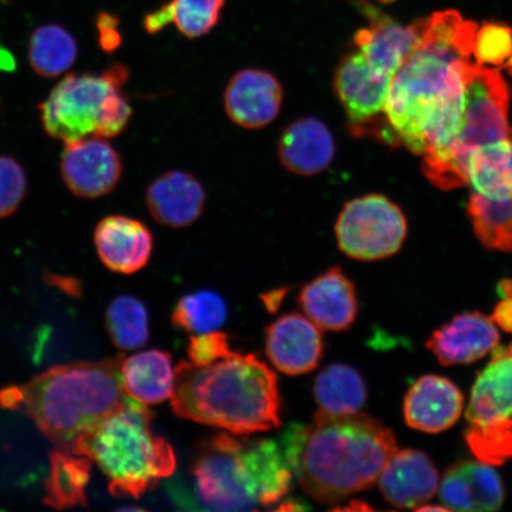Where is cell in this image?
Instances as JSON below:
<instances>
[{"label":"cell","instance_id":"cell-7","mask_svg":"<svg viewBox=\"0 0 512 512\" xmlns=\"http://www.w3.org/2000/svg\"><path fill=\"white\" fill-rule=\"evenodd\" d=\"M128 76L123 64H114L99 75L67 76L40 107L44 128L66 144L118 136L133 113L123 93Z\"/></svg>","mask_w":512,"mask_h":512},{"label":"cell","instance_id":"cell-15","mask_svg":"<svg viewBox=\"0 0 512 512\" xmlns=\"http://www.w3.org/2000/svg\"><path fill=\"white\" fill-rule=\"evenodd\" d=\"M224 108L234 124L259 130L277 119L284 89L275 76L264 69H242L224 91Z\"/></svg>","mask_w":512,"mask_h":512},{"label":"cell","instance_id":"cell-12","mask_svg":"<svg viewBox=\"0 0 512 512\" xmlns=\"http://www.w3.org/2000/svg\"><path fill=\"white\" fill-rule=\"evenodd\" d=\"M355 3L369 25L356 32L352 44L371 66L394 78L420 41L424 18L405 27L368 0H355Z\"/></svg>","mask_w":512,"mask_h":512},{"label":"cell","instance_id":"cell-24","mask_svg":"<svg viewBox=\"0 0 512 512\" xmlns=\"http://www.w3.org/2000/svg\"><path fill=\"white\" fill-rule=\"evenodd\" d=\"M120 373L127 396L144 405H158L174 393L175 368L169 352L147 350L123 356Z\"/></svg>","mask_w":512,"mask_h":512},{"label":"cell","instance_id":"cell-30","mask_svg":"<svg viewBox=\"0 0 512 512\" xmlns=\"http://www.w3.org/2000/svg\"><path fill=\"white\" fill-rule=\"evenodd\" d=\"M106 328L120 350L144 347L150 336L145 304L131 296L115 298L106 313Z\"/></svg>","mask_w":512,"mask_h":512},{"label":"cell","instance_id":"cell-19","mask_svg":"<svg viewBox=\"0 0 512 512\" xmlns=\"http://www.w3.org/2000/svg\"><path fill=\"white\" fill-rule=\"evenodd\" d=\"M386 501L400 509H416L435 495L438 471L425 453L396 451L383 467L379 478Z\"/></svg>","mask_w":512,"mask_h":512},{"label":"cell","instance_id":"cell-4","mask_svg":"<svg viewBox=\"0 0 512 512\" xmlns=\"http://www.w3.org/2000/svg\"><path fill=\"white\" fill-rule=\"evenodd\" d=\"M123 355L99 362L61 364L27 384L0 392V405L21 409L59 450L78 441L128 399L121 380Z\"/></svg>","mask_w":512,"mask_h":512},{"label":"cell","instance_id":"cell-23","mask_svg":"<svg viewBox=\"0 0 512 512\" xmlns=\"http://www.w3.org/2000/svg\"><path fill=\"white\" fill-rule=\"evenodd\" d=\"M336 144L329 127L317 118L292 121L278 142L280 163L299 176L322 174L334 162Z\"/></svg>","mask_w":512,"mask_h":512},{"label":"cell","instance_id":"cell-5","mask_svg":"<svg viewBox=\"0 0 512 512\" xmlns=\"http://www.w3.org/2000/svg\"><path fill=\"white\" fill-rule=\"evenodd\" d=\"M191 476L203 508L247 511L280 502L291 489L293 473L275 441L227 432L204 441Z\"/></svg>","mask_w":512,"mask_h":512},{"label":"cell","instance_id":"cell-25","mask_svg":"<svg viewBox=\"0 0 512 512\" xmlns=\"http://www.w3.org/2000/svg\"><path fill=\"white\" fill-rule=\"evenodd\" d=\"M49 459L50 475L43 502L56 510L85 507L92 460L63 450L51 452Z\"/></svg>","mask_w":512,"mask_h":512},{"label":"cell","instance_id":"cell-8","mask_svg":"<svg viewBox=\"0 0 512 512\" xmlns=\"http://www.w3.org/2000/svg\"><path fill=\"white\" fill-rule=\"evenodd\" d=\"M508 111L509 89L498 70L467 62L462 125L445 162L428 177L435 187L453 190L469 184L472 156L509 138Z\"/></svg>","mask_w":512,"mask_h":512},{"label":"cell","instance_id":"cell-31","mask_svg":"<svg viewBox=\"0 0 512 512\" xmlns=\"http://www.w3.org/2000/svg\"><path fill=\"white\" fill-rule=\"evenodd\" d=\"M228 310L219 293L200 291L178 300L171 322L189 334L200 335L217 331L226 322Z\"/></svg>","mask_w":512,"mask_h":512},{"label":"cell","instance_id":"cell-17","mask_svg":"<svg viewBox=\"0 0 512 512\" xmlns=\"http://www.w3.org/2000/svg\"><path fill=\"white\" fill-rule=\"evenodd\" d=\"M298 304L305 316L325 331L350 329L358 313L355 285L339 267L329 268L306 284Z\"/></svg>","mask_w":512,"mask_h":512},{"label":"cell","instance_id":"cell-26","mask_svg":"<svg viewBox=\"0 0 512 512\" xmlns=\"http://www.w3.org/2000/svg\"><path fill=\"white\" fill-rule=\"evenodd\" d=\"M224 0H171L145 17L144 27L149 34L174 23L181 34L190 40L206 36L220 22Z\"/></svg>","mask_w":512,"mask_h":512},{"label":"cell","instance_id":"cell-28","mask_svg":"<svg viewBox=\"0 0 512 512\" xmlns=\"http://www.w3.org/2000/svg\"><path fill=\"white\" fill-rule=\"evenodd\" d=\"M467 211L484 247L512 252V194L484 196L473 191Z\"/></svg>","mask_w":512,"mask_h":512},{"label":"cell","instance_id":"cell-9","mask_svg":"<svg viewBox=\"0 0 512 512\" xmlns=\"http://www.w3.org/2000/svg\"><path fill=\"white\" fill-rule=\"evenodd\" d=\"M465 440L489 465L512 458V343L496 348L477 377L466 412Z\"/></svg>","mask_w":512,"mask_h":512},{"label":"cell","instance_id":"cell-32","mask_svg":"<svg viewBox=\"0 0 512 512\" xmlns=\"http://www.w3.org/2000/svg\"><path fill=\"white\" fill-rule=\"evenodd\" d=\"M472 56L480 66L501 67L512 56V29L499 22L478 28Z\"/></svg>","mask_w":512,"mask_h":512},{"label":"cell","instance_id":"cell-29","mask_svg":"<svg viewBox=\"0 0 512 512\" xmlns=\"http://www.w3.org/2000/svg\"><path fill=\"white\" fill-rule=\"evenodd\" d=\"M78 56L74 37L59 25L35 30L29 43V62L43 78H56L73 66Z\"/></svg>","mask_w":512,"mask_h":512},{"label":"cell","instance_id":"cell-33","mask_svg":"<svg viewBox=\"0 0 512 512\" xmlns=\"http://www.w3.org/2000/svg\"><path fill=\"white\" fill-rule=\"evenodd\" d=\"M27 194V177L14 158L0 156V219L15 213Z\"/></svg>","mask_w":512,"mask_h":512},{"label":"cell","instance_id":"cell-18","mask_svg":"<svg viewBox=\"0 0 512 512\" xmlns=\"http://www.w3.org/2000/svg\"><path fill=\"white\" fill-rule=\"evenodd\" d=\"M464 396L445 377L427 375L416 381L405 398L403 413L409 427L425 433H440L459 420Z\"/></svg>","mask_w":512,"mask_h":512},{"label":"cell","instance_id":"cell-38","mask_svg":"<svg viewBox=\"0 0 512 512\" xmlns=\"http://www.w3.org/2000/svg\"><path fill=\"white\" fill-rule=\"evenodd\" d=\"M507 67H508L509 73L512 75V56H511V59L507 63Z\"/></svg>","mask_w":512,"mask_h":512},{"label":"cell","instance_id":"cell-36","mask_svg":"<svg viewBox=\"0 0 512 512\" xmlns=\"http://www.w3.org/2000/svg\"><path fill=\"white\" fill-rule=\"evenodd\" d=\"M286 290L273 291L271 293H267L264 297V302L266 304V309L268 311L274 312L278 310V307L281 304V300H283L285 296Z\"/></svg>","mask_w":512,"mask_h":512},{"label":"cell","instance_id":"cell-20","mask_svg":"<svg viewBox=\"0 0 512 512\" xmlns=\"http://www.w3.org/2000/svg\"><path fill=\"white\" fill-rule=\"evenodd\" d=\"M96 252L107 268L133 274L146 266L153 251V236L143 222L131 217H105L95 229Z\"/></svg>","mask_w":512,"mask_h":512},{"label":"cell","instance_id":"cell-35","mask_svg":"<svg viewBox=\"0 0 512 512\" xmlns=\"http://www.w3.org/2000/svg\"><path fill=\"white\" fill-rule=\"evenodd\" d=\"M498 293L501 294L502 300L495 307L492 320L504 332L512 334V280L503 279L498 284Z\"/></svg>","mask_w":512,"mask_h":512},{"label":"cell","instance_id":"cell-2","mask_svg":"<svg viewBox=\"0 0 512 512\" xmlns=\"http://www.w3.org/2000/svg\"><path fill=\"white\" fill-rule=\"evenodd\" d=\"M477 30L454 10L424 18L420 41L390 82L383 114L399 142L416 155L424 152L434 114L464 81Z\"/></svg>","mask_w":512,"mask_h":512},{"label":"cell","instance_id":"cell-34","mask_svg":"<svg viewBox=\"0 0 512 512\" xmlns=\"http://www.w3.org/2000/svg\"><path fill=\"white\" fill-rule=\"evenodd\" d=\"M232 352L228 336L223 332L211 331L190 338L188 355L190 362L197 366H208Z\"/></svg>","mask_w":512,"mask_h":512},{"label":"cell","instance_id":"cell-27","mask_svg":"<svg viewBox=\"0 0 512 512\" xmlns=\"http://www.w3.org/2000/svg\"><path fill=\"white\" fill-rule=\"evenodd\" d=\"M313 394L322 411L335 415L360 412L368 396L361 374L342 363L331 364L316 377Z\"/></svg>","mask_w":512,"mask_h":512},{"label":"cell","instance_id":"cell-11","mask_svg":"<svg viewBox=\"0 0 512 512\" xmlns=\"http://www.w3.org/2000/svg\"><path fill=\"white\" fill-rule=\"evenodd\" d=\"M393 76L371 66L357 49L344 55L335 70L334 89L354 130L384 111Z\"/></svg>","mask_w":512,"mask_h":512},{"label":"cell","instance_id":"cell-37","mask_svg":"<svg viewBox=\"0 0 512 512\" xmlns=\"http://www.w3.org/2000/svg\"><path fill=\"white\" fill-rule=\"evenodd\" d=\"M509 168L512 175V130L509 136V157H508Z\"/></svg>","mask_w":512,"mask_h":512},{"label":"cell","instance_id":"cell-3","mask_svg":"<svg viewBox=\"0 0 512 512\" xmlns=\"http://www.w3.org/2000/svg\"><path fill=\"white\" fill-rule=\"evenodd\" d=\"M171 405L181 418L235 435L281 425L277 375L252 354L233 351L208 366L179 362Z\"/></svg>","mask_w":512,"mask_h":512},{"label":"cell","instance_id":"cell-10","mask_svg":"<svg viewBox=\"0 0 512 512\" xmlns=\"http://www.w3.org/2000/svg\"><path fill=\"white\" fill-rule=\"evenodd\" d=\"M335 234L339 249L349 258L382 260L400 251L407 236L406 217L386 196L358 197L345 204Z\"/></svg>","mask_w":512,"mask_h":512},{"label":"cell","instance_id":"cell-14","mask_svg":"<svg viewBox=\"0 0 512 512\" xmlns=\"http://www.w3.org/2000/svg\"><path fill=\"white\" fill-rule=\"evenodd\" d=\"M266 355L281 373H310L324 355L322 331L310 318L298 312L287 313L268 326Z\"/></svg>","mask_w":512,"mask_h":512},{"label":"cell","instance_id":"cell-13","mask_svg":"<svg viewBox=\"0 0 512 512\" xmlns=\"http://www.w3.org/2000/svg\"><path fill=\"white\" fill-rule=\"evenodd\" d=\"M123 165L105 138L88 137L66 144L61 159L64 183L74 195L98 198L118 184Z\"/></svg>","mask_w":512,"mask_h":512},{"label":"cell","instance_id":"cell-1","mask_svg":"<svg viewBox=\"0 0 512 512\" xmlns=\"http://www.w3.org/2000/svg\"><path fill=\"white\" fill-rule=\"evenodd\" d=\"M280 447L300 488L315 501L336 504L367 490L398 451L392 431L366 414L316 413L292 424Z\"/></svg>","mask_w":512,"mask_h":512},{"label":"cell","instance_id":"cell-39","mask_svg":"<svg viewBox=\"0 0 512 512\" xmlns=\"http://www.w3.org/2000/svg\"><path fill=\"white\" fill-rule=\"evenodd\" d=\"M379 2H382V3H390V2H394V0H379Z\"/></svg>","mask_w":512,"mask_h":512},{"label":"cell","instance_id":"cell-16","mask_svg":"<svg viewBox=\"0 0 512 512\" xmlns=\"http://www.w3.org/2000/svg\"><path fill=\"white\" fill-rule=\"evenodd\" d=\"M499 344L497 325L480 312L463 313L433 332L427 348L443 366L477 362Z\"/></svg>","mask_w":512,"mask_h":512},{"label":"cell","instance_id":"cell-22","mask_svg":"<svg viewBox=\"0 0 512 512\" xmlns=\"http://www.w3.org/2000/svg\"><path fill=\"white\" fill-rule=\"evenodd\" d=\"M206 191L189 172L174 170L155 179L146 191V206L165 227L185 228L203 213Z\"/></svg>","mask_w":512,"mask_h":512},{"label":"cell","instance_id":"cell-6","mask_svg":"<svg viewBox=\"0 0 512 512\" xmlns=\"http://www.w3.org/2000/svg\"><path fill=\"white\" fill-rule=\"evenodd\" d=\"M153 412L133 399L91 432L83 435L72 453L87 457L108 478L115 497L139 498L174 475L176 456L171 445L153 434Z\"/></svg>","mask_w":512,"mask_h":512},{"label":"cell","instance_id":"cell-21","mask_svg":"<svg viewBox=\"0 0 512 512\" xmlns=\"http://www.w3.org/2000/svg\"><path fill=\"white\" fill-rule=\"evenodd\" d=\"M440 499L457 511H496L504 502L501 477L484 462L465 460L453 465L440 483Z\"/></svg>","mask_w":512,"mask_h":512}]
</instances>
